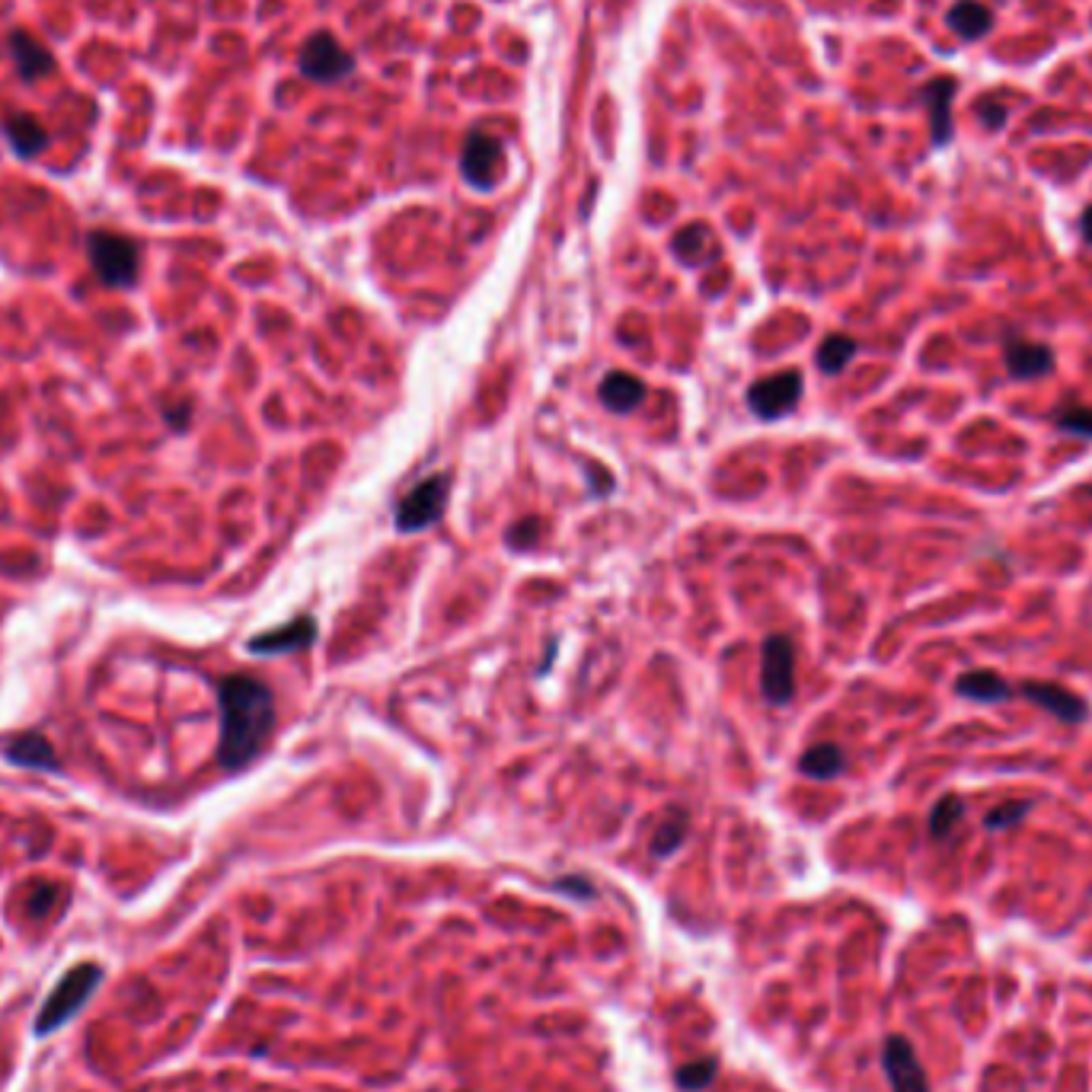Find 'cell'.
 <instances>
[{"label":"cell","mask_w":1092,"mask_h":1092,"mask_svg":"<svg viewBox=\"0 0 1092 1092\" xmlns=\"http://www.w3.org/2000/svg\"><path fill=\"white\" fill-rule=\"evenodd\" d=\"M1054 425L1067 431V435H1077V438H1092V409L1090 406H1077V403H1067L1054 413Z\"/></svg>","instance_id":"cell-26"},{"label":"cell","mask_w":1092,"mask_h":1092,"mask_svg":"<svg viewBox=\"0 0 1092 1092\" xmlns=\"http://www.w3.org/2000/svg\"><path fill=\"white\" fill-rule=\"evenodd\" d=\"M217 713H221L217 760L224 770L234 773L259 758V751L272 735V690L249 674H231L217 684Z\"/></svg>","instance_id":"cell-1"},{"label":"cell","mask_w":1092,"mask_h":1092,"mask_svg":"<svg viewBox=\"0 0 1092 1092\" xmlns=\"http://www.w3.org/2000/svg\"><path fill=\"white\" fill-rule=\"evenodd\" d=\"M955 77H933L930 84H923L917 99L927 106L930 113V138L936 148H945L955 135V119H952V103H955Z\"/></svg>","instance_id":"cell-10"},{"label":"cell","mask_w":1092,"mask_h":1092,"mask_svg":"<svg viewBox=\"0 0 1092 1092\" xmlns=\"http://www.w3.org/2000/svg\"><path fill=\"white\" fill-rule=\"evenodd\" d=\"M802 396V374L799 371H783L773 377H763L758 384H751L748 390V406L758 413L763 422H773L780 416H786L795 409Z\"/></svg>","instance_id":"cell-8"},{"label":"cell","mask_w":1092,"mask_h":1092,"mask_svg":"<svg viewBox=\"0 0 1092 1092\" xmlns=\"http://www.w3.org/2000/svg\"><path fill=\"white\" fill-rule=\"evenodd\" d=\"M448 489H451V477L448 473H438V477H428L419 485H413L399 505H396V527L403 534H416V531H425L431 527L438 517L445 515V505H448Z\"/></svg>","instance_id":"cell-4"},{"label":"cell","mask_w":1092,"mask_h":1092,"mask_svg":"<svg viewBox=\"0 0 1092 1092\" xmlns=\"http://www.w3.org/2000/svg\"><path fill=\"white\" fill-rule=\"evenodd\" d=\"M847 767V758H844V751L837 748V745H815V748H809L805 754H802V760H799V770L805 773V777H812V780H831V777H837L841 770Z\"/></svg>","instance_id":"cell-20"},{"label":"cell","mask_w":1092,"mask_h":1092,"mask_svg":"<svg viewBox=\"0 0 1092 1092\" xmlns=\"http://www.w3.org/2000/svg\"><path fill=\"white\" fill-rule=\"evenodd\" d=\"M945 23L962 42H977V39H984L987 32L994 30V13L977 0H959L945 13Z\"/></svg>","instance_id":"cell-18"},{"label":"cell","mask_w":1092,"mask_h":1092,"mask_svg":"<svg viewBox=\"0 0 1092 1092\" xmlns=\"http://www.w3.org/2000/svg\"><path fill=\"white\" fill-rule=\"evenodd\" d=\"M1006 367L1013 377L1019 381H1035V377H1045L1051 374L1054 367V349L1048 342H1031V339H1006Z\"/></svg>","instance_id":"cell-13"},{"label":"cell","mask_w":1092,"mask_h":1092,"mask_svg":"<svg viewBox=\"0 0 1092 1092\" xmlns=\"http://www.w3.org/2000/svg\"><path fill=\"white\" fill-rule=\"evenodd\" d=\"M99 981H103V968L96 962H84L67 971L55 984V991L49 994V1000L42 1003V1009L35 1013V1035L42 1038V1035H55L64 1029L90 1003Z\"/></svg>","instance_id":"cell-2"},{"label":"cell","mask_w":1092,"mask_h":1092,"mask_svg":"<svg viewBox=\"0 0 1092 1092\" xmlns=\"http://www.w3.org/2000/svg\"><path fill=\"white\" fill-rule=\"evenodd\" d=\"M1019 694L1031 699L1035 706L1048 709L1054 719H1061L1067 726L1086 722L1090 719V706L1083 703V697H1077L1073 690H1067L1061 684H1048V681H1026L1019 687Z\"/></svg>","instance_id":"cell-11"},{"label":"cell","mask_w":1092,"mask_h":1092,"mask_svg":"<svg viewBox=\"0 0 1092 1092\" xmlns=\"http://www.w3.org/2000/svg\"><path fill=\"white\" fill-rule=\"evenodd\" d=\"M965 815V802L959 795H942L940 802L930 812V834L933 837H949L955 831V824Z\"/></svg>","instance_id":"cell-24"},{"label":"cell","mask_w":1092,"mask_h":1092,"mask_svg":"<svg viewBox=\"0 0 1092 1092\" xmlns=\"http://www.w3.org/2000/svg\"><path fill=\"white\" fill-rule=\"evenodd\" d=\"M7 49H10V58H13V67H17V74L26 81V84H35V81H42V77H49L55 67H58V61H55V55L32 35V32H26V30H13L10 32V39H7Z\"/></svg>","instance_id":"cell-12"},{"label":"cell","mask_w":1092,"mask_h":1092,"mask_svg":"<svg viewBox=\"0 0 1092 1092\" xmlns=\"http://www.w3.org/2000/svg\"><path fill=\"white\" fill-rule=\"evenodd\" d=\"M298 67L313 84H339L355 71V58L349 55V49L339 45L333 32H313L301 45Z\"/></svg>","instance_id":"cell-5"},{"label":"cell","mask_w":1092,"mask_h":1092,"mask_svg":"<svg viewBox=\"0 0 1092 1092\" xmlns=\"http://www.w3.org/2000/svg\"><path fill=\"white\" fill-rule=\"evenodd\" d=\"M87 259L106 288H131L141 275V246L119 231H106V227L90 231Z\"/></svg>","instance_id":"cell-3"},{"label":"cell","mask_w":1092,"mask_h":1092,"mask_svg":"<svg viewBox=\"0 0 1092 1092\" xmlns=\"http://www.w3.org/2000/svg\"><path fill=\"white\" fill-rule=\"evenodd\" d=\"M502 170H505L502 141L492 138L483 128L470 131L467 141H463V151H460V176L470 182L477 192H489V189H495Z\"/></svg>","instance_id":"cell-6"},{"label":"cell","mask_w":1092,"mask_h":1092,"mask_svg":"<svg viewBox=\"0 0 1092 1092\" xmlns=\"http://www.w3.org/2000/svg\"><path fill=\"white\" fill-rule=\"evenodd\" d=\"M537 537H540V521H537V517H524V521H517L515 527L508 531V544L515 546V549L534 546L537 544Z\"/></svg>","instance_id":"cell-29"},{"label":"cell","mask_w":1092,"mask_h":1092,"mask_svg":"<svg viewBox=\"0 0 1092 1092\" xmlns=\"http://www.w3.org/2000/svg\"><path fill=\"white\" fill-rule=\"evenodd\" d=\"M856 352H859V345H856L853 335H844V333L827 335L818 349V367L824 374H841V371L856 358Z\"/></svg>","instance_id":"cell-21"},{"label":"cell","mask_w":1092,"mask_h":1092,"mask_svg":"<svg viewBox=\"0 0 1092 1092\" xmlns=\"http://www.w3.org/2000/svg\"><path fill=\"white\" fill-rule=\"evenodd\" d=\"M881 1067L891 1092H930L927 1073L917 1061V1051L904 1035H888L881 1048Z\"/></svg>","instance_id":"cell-9"},{"label":"cell","mask_w":1092,"mask_h":1092,"mask_svg":"<svg viewBox=\"0 0 1092 1092\" xmlns=\"http://www.w3.org/2000/svg\"><path fill=\"white\" fill-rule=\"evenodd\" d=\"M706 243H709V231H706L703 224H690V227H684V231L674 237L671 249H674V256H677L684 266H697L699 253H703Z\"/></svg>","instance_id":"cell-25"},{"label":"cell","mask_w":1092,"mask_h":1092,"mask_svg":"<svg viewBox=\"0 0 1092 1092\" xmlns=\"http://www.w3.org/2000/svg\"><path fill=\"white\" fill-rule=\"evenodd\" d=\"M1031 809H1035V802H1029V799H1023V802H1003V805L991 809L984 815V827L987 831H1006V827H1013V824H1019V821L1026 818Z\"/></svg>","instance_id":"cell-27"},{"label":"cell","mask_w":1092,"mask_h":1092,"mask_svg":"<svg viewBox=\"0 0 1092 1092\" xmlns=\"http://www.w3.org/2000/svg\"><path fill=\"white\" fill-rule=\"evenodd\" d=\"M955 694L965 699H974V703H1003V699L1013 697V684H1006L997 671L974 667V671H965L955 681Z\"/></svg>","instance_id":"cell-17"},{"label":"cell","mask_w":1092,"mask_h":1092,"mask_svg":"<svg viewBox=\"0 0 1092 1092\" xmlns=\"http://www.w3.org/2000/svg\"><path fill=\"white\" fill-rule=\"evenodd\" d=\"M163 419H167V425H170V428L185 431V428H189V419H192V403H189V399H182V403H176V406H167V409H163Z\"/></svg>","instance_id":"cell-31"},{"label":"cell","mask_w":1092,"mask_h":1092,"mask_svg":"<svg viewBox=\"0 0 1092 1092\" xmlns=\"http://www.w3.org/2000/svg\"><path fill=\"white\" fill-rule=\"evenodd\" d=\"M974 116L977 119L984 121V128H1003L1006 125V119H1009V109L1003 106L1000 99H994V96H981L977 103H974Z\"/></svg>","instance_id":"cell-28"},{"label":"cell","mask_w":1092,"mask_h":1092,"mask_svg":"<svg viewBox=\"0 0 1092 1092\" xmlns=\"http://www.w3.org/2000/svg\"><path fill=\"white\" fill-rule=\"evenodd\" d=\"M598 394H601V403L610 413H633L645 399V387L633 374H610V377H604Z\"/></svg>","instance_id":"cell-19"},{"label":"cell","mask_w":1092,"mask_h":1092,"mask_svg":"<svg viewBox=\"0 0 1092 1092\" xmlns=\"http://www.w3.org/2000/svg\"><path fill=\"white\" fill-rule=\"evenodd\" d=\"M55 898H58V891L55 888H49V885H42L35 895H32L30 901H26V910H30V917H45L49 910H52V904H55Z\"/></svg>","instance_id":"cell-30"},{"label":"cell","mask_w":1092,"mask_h":1092,"mask_svg":"<svg viewBox=\"0 0 1092 1092\" xmlns=\"http://www.w3.org/2000/svg\"><path fill=\"white\" fill-rule=\"evenodd\" d=\"M553 888H556V891H566V895H578V898H591V895H595V888L581 879H563L556 881Z\"/></svg>","instance_id":"cell-32"},{"label":"cell","mask_w":1092,"mask_h":1092,"mask_svg":"<svg viewBox=\"0 0 1092 1092\" xmlns=\"http://www.w3.org/2000/svg\"><path fill=\"white\" fill-rule=\"evenodd\" d=\"M7 760L17 763V767H26V770H61L58 754L52 748V741L39 731H26L20 738H13L7 745Z\"/></svg>","instance_id":"cell-16"},{"label":"cell","mask_w":1092,"mask_h":1092,"mask_svg":"<svg viewBox=\"0 0 1092 1092\" xmlns=\"http://www.w3.org/2000/svg\"><path fill=\"white\" fill-rule=\"evenodd\" d=\"M313 642H317V623H313V617H298V620L285 623L281 630L253 636L246 649H249L253 655H281V652H301V649H310Z\"/></svg>","instance_id":"cell-14"},{"label":"cell","mask_w":1092,"mask_h":1092,"mask_svg":"<svg viewBox=\"0 0 1092 1092\" xmlns=\"http://www.w3.org/2000/svg\"><path fill=\"white\" fill-rule=\"evenodd\" d=\"M716 1070H719V1061H716V1058L690 1061V1063H684V1067L674 1073V1083H677V1090L699 1092V1090H706V1086L716 1080Z\"/></svg>","instance_id":"cell-23"},{"label":"cell","mask_w":1092,"mask_h":1092,"mask_svg":"<svg viewBox=\"0 0 1092 1092\" xmlns=\"http://www.w3.org/2000/svg\"><path fill=\"white\" fill-rule=\"evenodd\" d=\"M0 131H3V138L13 148V153H20V157H35V153L45 151V144H49V131L30 113H10V116H3Z\"/></svg>","instance_id":"cell-15"},{"label":"cell","mask_w":1092,"mask_h":1092,"mask_svg":"<svg viewBox=\"0 0 1092 1092\" xmlns=\"http://www.w3.org/2000/svg\"><path fill=\"white\" fill-rule=\"evenodd\" d=\"M687 827H690V821H687L684 812H671V815L662 821V827L655 831V837H652V853H655L659 859L671 856L674 849L687 841Z\"/></svg>","instance_id":"cell-22"},{"label":"cell","mask_w":1092,"mask_h":1092,"mask_svg":"<svg viewBox=\"0 0 1092 1092\" xmlns=\"http://www.w3.org/2000/svg\"><path fill=\"white\" fill-rule=\"evenodd\" d=\"M795 649L786 636H767L763 642V665H760V684L763 697L777 706H786L795 694Z\"/></svg>","instance_id":"cell-7"},{"label":"cell","mask_w":1092,"mask_h":1092,"mask_svg":"<svg viewBox=\"0 0 1092 1092\" xmlns=\"http://www.w3.org/2000/svg\"><path fill=\"white\" fill-rule=\"evenodd\" d=\"M1080 234H1083V240L1092 246V205L1080 214Z\"/></svg>","instance_id":"cell-33"}]
</instances>
